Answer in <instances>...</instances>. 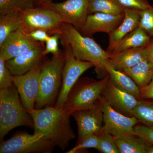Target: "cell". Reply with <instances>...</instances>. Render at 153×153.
<instances>
[{"mask_svg":"<svg viewBox=\"0 0 153 153\" xmlns=\"http://www.w3.org/2000/svg\"><path fill=\"white\" fill-rule=\"evenodd\" d=\"M27 111L34 122V133L42 134L62 150L76 137L71 126L70 113L64 107L48 106Z\"/></svg>","mask_w":153,"mask_h":153,"instance_id":"obj_1","label":"cell"},{"mask_svg":"<svg viewBox=\"0 0 153 153\" xmlns=\"http://www.w3.org/2000/svg\"><path fill=\"white\" fill-rule=\"evenodd\" d=\"M60 35L61 44L69 45L74 57L93 64L98 75L107 74L105 64L109 60L110 53L103 50L92 38L84 36L72 25L64 23Z\"/></svg>","mask_w":153,"mask_h":153,"instance_id":"obj_2","label":"cell"},{"mask_svg":"<svg viewBox=\"0 0 153 153\" xmlns=\"http://www.w3.org/2000/svg\"><path fill=\"white\" fill-rule=\"evenodd\" d=\"M22 126L34 128V122L13 84L0 89V140H3L9 132Z\"/></svg>","mask_w":153,"mask_h":153,"instance_id":"obj_3","label":"cell"},{"mask_svg":"<svg viewBox=\"0 0 153 153\" xmlns=\"http://www.w3.org/2000/svg\"><path fill=\"white\" fill-rule=\"evenodd\" d=\"M65 61L64 50L44 61L40 73V89L35 105L36 109L55 106L62 85Z\"/></svg>","mask_w":153,"mask_h":153,"instance_id":"obj_4","label":"cell"},{"mask_svg":"<svg viewBox=\"0 0 153 153\" xmlns=\"http://www.w3.org/2000/svg\"><path fill=\"white\" fill-rule=\"evenodd\" d=\"M109 79L108 74L100 80L88 77L79 78L69 91L63 107L71 114L74 111L93 106L100 100Z\"/></svg>","mask_w":153,"mask_h":153,"instance_id":"obj_5","label":"cell"},{"mask_svg":"<svg viewBox=\"0 0 153 153\" xmlns=\"http://www.w3.org/2000/svg\"><path fill=\"white\" fill-rule=\"evenodd\" d=\"M55 146L43 134H30L26 132H19L10 139L1 141V153H50Z\"/></svg>","mask_w":153,"mask_h":153,"instance_id":"obj_6","label":"cell"},{"mask_svg":"<svg viewBox=\"0 0 153 153\" xmlns=\"http://www.w3.org/2000/svg\"><path fill=\"white\" fill-rule=\"evenodd\" d=\"M21 28L28 33L43 30L50 36L61 34L63 23L54 11L43 7H34L21 12Z\"/></svg>","mask_w":153,"mask_h":153,"instance_id":"obj_7","label":"cell"},{"mask_svg":"<svg viewBox=\"0 0 153 153\" xmlns=\"http://www.w3.org/2000/svg\"><path fill=\"white\" fill-rule=\"evenodd\" d=\"M62 45L64 49L65 61L62 72V85L55 105L57 108L64 105L69 91L80 76L89 68L94 67L90 62L79 60L74 57L69 45Z\"/></svg>","mask_w":153,"mask_h":153,"instance_id":"obj_8","label":"cell"},{"mask_svg":"<svg viewBox=\"0 0 153 153\" xmlns=\"http://www.w3.org/2000/svg\"><path fill=\"white\" fill-rule=\"evenodd\" d=\"M89 0H66L63 2L50 3L44 7L54 11L63 23L70 24L82 33L88 13Z\"/></svg>","mask_w":153,"mask_h":153,"instance_id":"obj_9","label":"cell"},{"mask_svg":"<svg viewBox=\"0 0 153 153\" xmlns=\"http://www.w3.org/2000/svg\"><path fill=\"white\" fill-rule=\"evenodd\" d=\"M101 107L103 114L102 129L113 136L137 135L134 127L139 123L136 117H128L115 110L102 97Z\"/></svg>","mask_w":153,"mask_h":153,"instance_id":"obj_10","label":"cell"},{"mask_svg":"<svg viewBox=\"0 0 153 153\" xmlns=\"http://www.w3.org/2000/svg\"><path fill=\"white\" fill-rule=\"evenodd\" d=\"M70 115L74 118L77 124V142L89 135L98 136L102 130L103 114L102 109L101 99L93 106L74 111L71 113Z\"/></svg>","mask_w":153,"mask_h":153,"instance_id":"obj_11","label":"cell"},{"mask_svg":"<svg viewBox=\"0 0 153 153\" xmlns=\"http://www.w3.org/2000/svg\"><path fill=\"white\" fill-rule=\"evenodd\" d=\"M43 63L35 66L26 74L13 76L14 85L27 111L35 108L39 93L40 75Z\"/></svg>","mask_w":153,"mask_h":153,"instance_id":"obj_12","label":"cell"},{"mask_svg":"<svg viewBox=\"0 0 153 153\" xmlns=\"http://www.w3.org/2000/svg\"><path fill=\"white\" fill-rule=\"evenodd\" d=\"M44 47V43L33 40L30 33H26L20 28L6 38L0 47V54L6 61L30 49Z\"/></svg>","mask_w":153,"mask_h":153,"instance_id":"obj_13","label":"cell"},{"mask_svg":"<svg viewBox=\"0 0 153 153\" xmlns=\"http://www.w3.org/2000/svg\"><path fill=\"white\" fill-rule=\"evenodd\" d=\"M102 97L111 107L125 115L134 117L133 110L139 99L122 90L114 84L110 78L105 86Z\"/></svg>","mask_w":153,"mask_h":153,"instance_id":"obj_14","label":"cell"},{"mask_svg":"<svg viewBox=\"0 0 153 153\" xmlns=\"http://www.w3.org/2000/svg\"><path fill=\"white\" fill-rule=\"evenodd\" d=\"M124 17V14L115 15L97 13L88 15L81 33L91 38L97 33L109 35L120 25Z\"/></svg>","mask_w":153,"mask_h":153,"instance_id":"obj_15","label":"cell"},{"mask_svg":"<svg viewBox=\"0 0 153 153\" xmlns=\"http://www.w3.org/2000/svg\"><path fill=\"white\" fill-rule=\"evenodd\" d=\"M45 47H38L5 61L6 66L13 76L26 74L47 59L43 52Z\"/></svg>","mask_w":153,"mask_h":153,"instance_id":"obj_16","label":"cell"},{"mask_svg":"<svg viewBox=\"0 0 153 153\" xmlns=\"http://www.w3.org/2000/svg\"><path fill=\"white\" fill-rule=\"evenodd\" d=\"M140 18V11L125 9L123 21L108 35L109 44L106 50L108 52H112L126 36L139 27Z\"/></svg>","mask_w":153,"mask_h":153,"instance_id":"obj_17","label":"cell"},{"mask_svg":"<svg viewBox=\"0 0 153 153\" xmlns=\"http://www.w3.org/2000/svg\"><path fill=\"white\" fill-rule=\"evenodd\" d=\"M149 57L146 47L129 49L118 53H110L108 62L114 69L123 71L135 66Z\"/></svg>","mask_w":153,"mask_h":153,"instance_id":"obj_18","label":"cell"},{"mask_svg":"<svg viewBox=\"0 0 153 153\" xmlns=\"http://www.w3.org/2000/svg\"><path fill=\"white\" fill-rule=\"evenodd\" d=\"M122 71L130 76L140 88H142L147 85L152 79L153 64L149 57Z\"/></svg>","mask_w":153,"mask_h":153,"instance_id":"obj_19","label":"cell"},{"mask_svg":"<svg viewBox=\"0 0 153 153\" xmlns=\"http://www.w3.org/2000/svg\"><path fill=\"white\" fill-rule=\"evenodd\" d=\"M105 68L110 79L116 86L139 99L140 88L130 76L123 71L113 68L108 61L105 64Z\"/></svg>","mask_w":153,"mask_h":153,"instance_id":"obj_20","label":"cell"},{"mask_svg":"<svg viewBox=\"0 0 153 153\" xmlns=\"http://www.w3.org/2000/svg\"><path fill=\"white\" fill-rule=\"evenodd\" d=\"M151 37L138 27L126 36L111 53H118L129 49L147 47L152 42Z\"/></svg>","mask_w":153,"mask_h":153,"instance_id":"obj_21","label":"cell"},{"mask_svg":"<svg viewBox=\"0 0 153 153\" xmlns=\"http://www.w3.org/2000/svg\"><path fill=\"white\" fill-rule=\"evenodd\" d=\"M120 153H147L149 144L137 135L114 137Z\"/></svg>","mask_w":153,"mask_h":153,"instance_id":"obj_22","label":"cell"},{"mask_svg":"<svg viewBox=\"0 0 153 153\" xmlns=\"http://www.w3.org/2000/svg\"><path fill=\"white\" fill-rule=\"evenodd\" d=\"M21 12H15L0 15V47L8 36L21 28Z\"/></svg>","mask_w":153,"mask_h":153,"instance_id":"obj_23","label":"cell"},{"mask_svg":"<svg viewBox=\"0 0 153 153\" xmlns=\"http://www.w3.org/2000/svg\"><path fill=\"white\" fill-rule=\"evenodd\" d=\"M125 9L117 0H89L88 7V15L97 13L120 15Z\"/></svg>","mask_w":153,"mask_h":153,"instance_id":"obj_24","label":"cell"},{"mask_svg":"<svg viewBox=\"0 0 153 153\" xmlns=\"http://www.w3.org/2000/svg\"><path fill=\"white\" fill-rule=\"evenodd\" d=\"M133 114L140 123L153 127V99H139L138 104L133 110Z\"/></svg>","mask_w":153,"mask_h":153,"instance_id":"obj_25","label":"cell"},{"mask_svg":"<svg viewBox=\"0 0 153 153\" xmlns=\"http://www.w3.org/2000/svg\"><path fill=\"white\" fill-rule=\"evenodd\" d=\"M35 0H0V15L22 12L35 7Z\"/></svg>","mask_w":153,"mask_h":153,"instance_id":"obj_26","label":"cell"},{"mask_svg":"<svg viewBox=\"0 0 153 153\" xmlns=\"http://www.w3.org/2000/svg\"><path fill=\"white\" fill-rule=\"evenodd\" d=\"M99 143L97 150L101 153H120L112 135L102 129L98 135Z\"/></svg>","mask_w":153,"mask_h":153,"instance_id":"obj_27","label":"cell"},{"mask_svg":"<svg viewBox=\"0 0 153 153\" xmlns=\"http://www.w3.org/2000/svg\"><path fill=\"white\" fill-rule=\"evenodd\" d=\"M99 143V138L97 135H89L85 137L82 140L77 141L74 147L66 153H77L84 152L88 149H98Z\"/></svg>","mask_w":153,"mask_h":153,"instance_id":"obj_28","label":"cell"},{"mask_svg":"<svg viewBox=\"0 0 153 153\" xmlns=\"http://www.w3.org/2000/svg\"><path fill=\"white\" fill-rule=\"evenodd\" d=\"M140 23L139 27L143 29L149 36H153V6L140 11Z\"/></svg>","mask_w":153,"mask_h":153,"instance_id":"obj_29","label":"cell"},{"mask_svg":"<svg viewBox=\"0 0 153 153\" xmlns=\"http://www.w3.org/2000/svg\"><path fill=\"white\" fill-rule=\"evenodd\" d=\"M13 84V75L6 66L5 60L0 54V89Z\"/></svg>","mask_w":153,"mask_h":153,"instance_id":"obj_30","label":"cell"},{"mask_svg":"<svg viewBox=\"0 0 153 153\" xmlns=\"http://www.w3.org/2000/svg\"><path fill=\"white\" fill-rule=\"evenodd\" d=\"M61 38L60 34H56L50 36L46 42L45 48L43 52L44 55L46 56L48 54L56 55L59 54L61 50L59 49V41Z\"/></svg>","mask_w":153,"mask_h":153,"instance_id":"obj_31","label":"cell"},{"mask_svg":"<svg viewBox=\"0 0 153 153\" xmlns=\"http://www.w3.org/2000/svg\"><path fill=\"white\" fill-rule=\"evenodd\" d=\"M124 9L142 11L150 7L147 0H117Z\"/></svg>","mask_w":153,"mask_h":153,"instance_id":"obj_32","label":"cell"},{"mask_svg":"<svg viewBox=\"0 0 153 153\" xmlns=\"http://www.w3.org/2000/svg\"><path fill=\"white\" fill-rule=\"evenodd\" d=\"M134 131L137 136L149 144L153 145V127L138 125L135 127Z\"/></svg>","mask_w":153,"mask_h":153,"instance_id":"obj_33","label":"cell"},{"mask_svg":"<svg viewBox=\"0 0 153 153\" xmlns=\"http://www.w3.org/2000/svg\"><path fill=\"white\" fill-rule=\"evenodd\" d=\"M30 34L33 40L43 43L46 42L50 36L49 33L43 30H34L31 32Z\"/></svg>","mask_w":153,"mask_h":153,"instance_id":"obj_34","label":"cell"},{"mask_svg":"<svg viewBox=\"0 0 153 153\" xmlns=\"http://www.w3.org/2000/svg\"><path fill=\"white\" fill-rule=\"evenodd\" d=\"M153 99V76L150 83L144 87L140 88L139 99Z\"/></svg>","mask_w":153,"mask_h":153,"instance_id":"obj_35","label":"cell"},{"mask_svg":"<svg viewBox=\"0 0 153 153\" xmlns=\"http://www.w3.org/2000/svg\"><path fill=\"white\" fill-rule=\"evenodd\" d=\"M52 0H35V7H44L52 2Z\"/></svg>","mask_w":153,"mask_h":153,"instance_id":"obj_36","label":"cell"},{"mask_svg":"<svg viewBox=\"0 0 153 153\" xmlns=\"http://www.w3.org/2000/svg\"><path fill=\"white\" fill-rule=\"evenodd\" d=\"M149 54V58L153 64V41H152L150 44L147 47Z\"/></svg>","mask_w":153,"mask_h":153,"instance_id":"obj_37","label":"cell"},{"mask_svg":"<svg viewBox=\"0 0 153 153\" xmlns=\"http://www.w3.org/2000/svg\"><path fill=\"white\" fill-rule=\"evenodd\" d=\"M147 153H153V145H149L147 149Z\"/></svg>","mask_w":153,"mask_h":153,"instance_id":"obj_38","label":"cell"}]
</instances>
